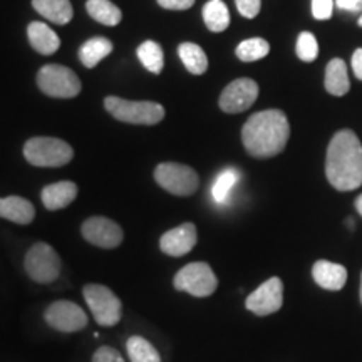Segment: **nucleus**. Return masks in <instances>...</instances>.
Returning <instances> with one entry per match:
<instances>
[{
	"instance_id": "obj_1",
	"label": "nucleus",
	"mask_w": 362,
	"mask_h": 362,
	"mask_svg": "<svg viewBox=\"0 0 362 362\" xmlns=\"http://www.w3.org/2000/svg\"><path fill=\"white\" fill-rule=\"evenodd\" d=\"M325 175L339 192H352L362 185V144L354 131L342 129L330 139Z\"/></svg>"
},
{
	"instance_id": "obj_2",
	"label": "nucleus",
	"mask_w": 362,
	"mask_h": 362,
	"mask_svg": "<svg viewBox=\"0 0 362 362\" xmlns=\"http://www.w3.org/2000/svg\"><path fill=\"white\" fill-rule=\"evenodd\" d=\"M291 136V124L280 110L255 112L243 124L242 141L247 153L253 158L277 156L287 146Z\"/></svg>"
},
{
	"instance_id": "obj_3",
	"label": "nucleus",
	"mask_w": 362,
	"mask_h": 362,
	"mask_svg": "<svg viewBox=\"0 0 362 362\" xmlns=\"http://www.w3.org/2000/svg\"><path fill=\"white\" fill-rule=\"evenodd\" d=\"M24 158L39 168H61L74 158V149L59 138L37 136L24 144Z\"/></svg>"
},
{
	"instance_id": "obj_4",
	"label": "nucleus",
	"mask_w": 362,
	"mask_h": 362,
	"mask_svg": "<svg viewBox=\"0 0 362 362\" xmlns=\"http://www.w3.org/2000/svg\"><path fill=\"white\" fill-rule=\"evenodd\" d=\"M104 107L121 123L153 126L161 123L165 117V107L151 101H129V99L107 96Z\"/></svg>"
},
{
	"instance_id": "obj_5",
	"label": "nucleus",
	"mask_w": 362,
	"mask_h": 362,
	"mask_svg": "<svg viewBox=\"0 0 362 362\" xmlns=\"http://www.w3.org/2000/svg\"><path fill=\"white\" fill-rule=\"evenodd\" d=\"M83 296L90 314L103 327H115L123 315V304L111 288L101 284L84 285Z\"/></svg>"
},
{
	"instance_id": "obj_6",
	"label": "nucleus",
	"mask_w": 362,
	"mask_h": 362,
	"mask_svg": "<svg viewBox=\"0 0 362 362\" xmlns=\"http://www.w3.org/2000/svg\"><path fill=\"white\" fill-rule=\"evenodd\" d=\"M24 269L34 282L52 284L61 275L62 262L59 253L51 245L37 242L25 253Z\"/></svg>"
},
{
	"instance_id": "obj_7",
	"label": "nucleus",
	"mask_w": 362,
	"mask_h": 362,
	"mask_svg": "<svg viewBox=\"0 0 362 362\" xmlns=\"http://www.w3.org/2000/svg\"><path fill=\"white\" fill-rule=\"evenodd\" d=\"M37 86L45 96L69 99L81 93V81L74 71L61 64H47L37 72Z\"/></svg>"
},
{
	"instance_id": "obj_8",
	"label": "nucleus",
	"mask_w": 362,
	"mask_h": 362,
	"mask_svg": "<svg viewBox=\"0 0 362 362\" xmlns=\"http://www.w3.org/2000/svg\"><path fill=\"white\" fill-rule=\"evenodd\" d=\"M155 180L163 189L176 197H192L200 187L197 171L173 161L160 163L155 170Z\"/></svg>"
},
{
	"instance_id": "obj_9",
	"label": "nucleus",
	"mask_w": 362,
	"mask_h": 362,
	"mask_svg": "<svg viewBox=\"0 0 362 362\" xmlns=\"http://www.w3.org/2000/svg\"><path fill=\"white\" fill-rule=\"evenodd\" d=\"M173 285L176 291L187 292L193 297H208L218 287V279L205 262H193L178 270Z\"/></svg>"
},
{
	"instance_id": "obj_10",
	"label": "nucleus",
	"mask_w": 362,
	"mask_h": 362,
	"mask_svg": "<svg viewBox=\"0 0 362 362\" xmlns=\"http://www.w3.org/2000/svg\"><path fill=\"white\" fill-rule=\"evenodd\" d=\"M45 322L59 332L72 334L83 330L88 325V315L78 304L69 300H56L45 309Z\"/></svg>"
},
{
	"instance_id": "obj_11",
	"label": "nucleus",
	"mask_w": 362,
	"mask_h": 362,
	"mask_svg": "<svg viewBox=\"0 0 362 362\" xmlns=\"http://www.w3.org/2000/svg\"><path fill=\"white\" fill-rule=\"evenodd\" d=\"M81 232L86 242L106 250L119 247L124 238L123 228L106 216H90L81 226Z\"/></svg>"
},
{
	"instance_id": "obj_12",
	"label": "nucleus",
	"mask_w": 362,
	"mask_h": 362,
	"mask_svg": "<svg viewBox=\"0 0 362 362\" xmlns=\"http://www.w3.org/2000/svg\"><path fill=\"white\" fill-rule=\"evenodd\" d=\"M259 98V84L253 79L240 78L235 79L223 89L220 96V110L228 115H238L253 106Z\"/></svg>"
},
{
	"instance_id": "obj_13",
	"label": "nucleus",
	"mask_w": 362,
	"mask_h": 362,
	"mask_svg": "<svg viewBox=\"0 0 362 362\" xmlns=\"http://www.w3.org/2000/svg\"><path fill=\"white\" fill-rule=\"evenodd\" d=\"M284 304V284L279 277H272L247 297V309L255 315H270L280 310Z\"/></svg>"
},
{
	"instance_id": "obj_14",
	"label": "nucleus",
	"mask_w": 362,
	"mask_h": 362,
	"mask_svg": "<svg viewBox=\"0 0 362 362\" xmlns=\"http://www.w3.org/2000/svg\"><path fill=\"white\" fill-rule=\"evenodd\" d=\"M198 232L193 223H183L161 235L160 248L170 257H183L197 245Z\"/></svg>"
},
{
	"instance_id": "obj_15",
	"label": "nucleus",
	"mask_w": 362,
	"mask_h": 362,
	"mask_svg": "<svg viewBox=\"0 0 362 362\" xmlns=\"http://www.w3.org/2000/svg\"><path fill=\"white\" fill-rule=\"evenodd\" d=\"M78 185L72 181H57V183L47 185L40 193V200L49 211H57L69 206L78 197Z\"/></svg>"
},
{
	"instance_id": "obj_16",
	"label": "nucleus",
	"mask_w": 362,
	"mask_h": 362,
	"mask_svg": "<svg viewBox=\"0 0 362 362\" xmlns=\"http://www.w3.org/2000/svg\"><path fill=\"white\" fill-rule=\"evenodd\" d=\"M312 277L325 291H341L347 282V270L334 262L319 260L312 267Z\"/></svg>"
},
{
	"instance_id": "obj_17",
	"label": "nucleus",
	"mask_w": 362,
	"mask_h": 362,
	"mask_svg": "<svg viewBox=\"0 0 362 362\" xmlns=\"http://www.w3.org/2000/svg\"><path fill=\"white\" fill-rule=\"evenodd\" d=\"M0 218L17 225H29L35 218V208L22 197L0 198Z\"/></svg>"
},
{
	"instance_id": "obj_18",
	"label": "nucleus",
	"mask_w": 362,
	"mask_h": 362,
	"mask_svg": "<svg viewBox=\"0 0 362 362\" xmlns=\"http://www.w3.org/2000/svg\"><path fill=\"white\" fill-rule=\"evenodd\" d=\"M27 37L33 47L42 56H51L61 47V39L44 22H30L27 27Z\"/></svg>"
},
{
	"instance_id": "obj_19",
	"label": "nucleus",
	"mask_w": 362,
	"mask_h": 362,
	"mask_svg": "<svg viewBox=\"0 0 362 362\" xmlns=\"http://www.w3.org/2000/svg\"><path fill=\"white\" fill-rule=\"evenodd\" d=\"M33 7L44 19L57 25L69 24L74 13L69 0H33Z\"/></svg>"
},
{
	"instance_id": "obj_20",
	"label": "nucleus",
	"mask_w": 362,
	"mask_h": 362,
	"mask_svg": "<svg viewBox=\"0 0 362 362\" xmlns=\"http://www.w3.org/2000/svg\"><path fill=\"white\" fill-rule=\"evenodd\" d=\"M325 89L332 96H344L349 93L351 81L347 74V66L342 59H332L325 67Z\"/></svg>"
},
{
	"instance_id": "obj_21",
	"label": "nucleus",
	"mask_w": 362,
	"mask_h": 362,
	"mask_svg": "<svg viewBox=\"0 0 362 362\" xmlns=\"http://www.w3.org/2000/svg\"><path fill=\"white\" fill-rule=\"evenodd\" d=\"M112 52V42L106 37H93L81 45L79 49V61L84 67H96L104 57H107Z\"/></svg>"
},
{
	"instance_id": "obj_22",
	"label": "nucleus",
	"mask_w": 362,
	"mask_h": 362,
	"mask_svg": "<svg viewBox=\"0 0 362 362\" xmlns=\"http://www.w3.org/2000/svg\"><path fill=\"white\" fill-rule=\"evenodd\" d=\"M86 11L94 21L107 27H115L123 19L119 7L115 6L111 0H88Z\"/></svg>"
},
{
	"instance_id": "obj_23",
	"label": "nucleus",
	"mask_w": 362,
	"mask_h": 362,
	"mask_svg": "<svg viewBox=\"0 0 362 362\" xmlns=\"http://www.w3.org/2000/svg\"><path fill=\"white\" fill-rule=\"evenodd\" d=\"M180 59L187 69L194 76L205 74L208 69V57L203 49L198 44L193 42H183L178 47Z\"/></svg>"
},
{
	"instance_id": "obj_24",
	"label": "nucleus",
	"mask_w": 362,
	"mask_h": 362,
	"mask_svg": "<svg viewBox=\"0 0 362 362\" xmlns=\"http://www.w3.org/2000/svg\"><path fill=\"white\" fill-rule=\"evenodd\" d=\"M203 21L211 33H223L230 25L228 7L221 0H210L203 7Z\"/></svg>"
},
{
	"instance_id": "obj_25",
	"label": "nucleus",
	"mask_w": 362,
	"mask_h": 362,
	"mask_svg": "<svg viewBox=\"0 0 362 362\" xmlns=\"http://www.w3.org/2000/svg\"><path fill=\"white\" fill-rule=\"evenodd\" d=\"M126 351L131 362H161L156 347L141 336H131L126 342Z\"/></svg>"
},
{
	"instance_id": "obj_26",
	"label": "nucleus",
	"mask_w": 362,
	"mask_h": 362,
	"mask_svg": "<svg viewBox=\"0 0 362 362\" xmlns=\"http://www.w3.org/2000/svg\"><path fill=\"white\" fill-rule=\"evenodd\" d=\"M138 57L141 64L153 74H160L165 66V54L161 45L155 40H146L138 47Z\"/></svg>"
},
{
	"instance_id": "obj_27",
	"label": "nucleus",
	"mask_w": 362,
	"mask_h": 362,
	"mask_svg": "<svg viewBox=\"0 0 362 362\" xmlns=\"http://www.w3.org/2000/svg\"><path fill=\"white\" fill-rule=\"evenodd\" d=\"M270 52V44L265 39L253 37L247 39L243 42L238 44L237 47V57L243 62H255L269 56Z\"/></svg>"
},
{
	"instance_id": "obj_28",
	"label": "nucleus",
	"mask_w": 362,
	"mask_h": 362,
	"mask_svg": "<svg viewBox=\"0 0 362 362\" xmlns=\"http://www.w3.org/2000/svg\"><path fill=\"white\" fill-rule=\"evenodd\" d=\"M238 171L233 168H228L225 171H221L218 175V178L215 180L214 188H211V197L216 203H223L228 198L230 192H232L235 185L238 183Z\"/></svg>"
},
{
	"instance_id": "obj_29",
	"label": "nucleus",
	"mask_w": 362,
	"mask_h": 362,
	"mask_svg": "<svg viewBox=\"0 0 362 362\" xmlns=\"http://www.w3.org/2000/svg\"><path fill=\"white\" fill-rule=\"evenodd\" d=\"M296 52L300 61H304V62L315 61L317 54H319V44H317L315 35L310 33H302L300 35H298Z\"/></svg>"
},
{
	"instance_id": "obj_30",
	"label": "nucleus",
	"mask_w": 362,
	"mask_h": 362,
	"mask_svg": "<svg viewBox=\"0 0 362 362\" xmlns=\"http://www.w3.org/2000/svg\"><path fill=\"white\" fill-rule=\"evenodd\" d=\"M334 11V0H312V16L317 21L330 19Z\"/></svg>"
},
{
	"instance_id": "obj_31",
	"label": "nucleus",
	"mask_w": 362,
	"mask_h": 362,
	"mask_svg": "<svg viewBox=\"0 0 362 362\" xmlns=\"http://www.w3.org/2000/svg\"><path fill=\"white\" fill-rule=\"evenodd\" d=\"M93 362H124L121 352L111 346H103L94 352Z\"/></svg>"
},
{
	"instance_id": "obj_32",
	"label": "nucleus",
	"mask_w": 362,
	"mask_h": 362,
	"mask_svg": "<svg viewBox=\"0 0 362 362\" xmlns=\"http://www.w3.org/2000/svg\"><path fill=\"white\" fill-rule=\"evenodd\" d=\"M235 4H237L238 12L247 19H253V17L259 16L262 7V0H235Z\"/></svg>"
},
{
	"instance_id": "obj_33",
	"label": "nucleus",
	"mask_w": 362,
	"mask_h": 362,
	"mask_svg": "<svg viewBox=\"0 0 362 362\" xmlns=\"http://www.w3.org/2000/svg\"><path fill=\"white\" fill-rule=\"evenodd\" d=\"M158 4L166 11H187L193 7L194 0H158Z\"/></svg>"
},
{
	"instance_id": "obj_34",
	"label": "nucleus",
	"mask_w": 362,
	"mask_h": 362,
	"mask_svg": "<svg viewBox=\"0 0 362 362\" xmlns=\"http://www.w3.org/2000/svg\"><path fill=\"white\" fill-rule=\"evenodd\" d=\"M336 6L341 11L362 12V0H336Z\"/></svg>"
},
{
	"instance_id": "obj_35",
	"label": "nucleus",
	"mask_w": 362,
	"mask_h": 362,
	"mask_svg": "<svg viewBox=\"0 0 362 362\" xmlns=\"http://www.w3.org/2000/svg\"><path fill=\"white\" fill-rule=\"evenodd\" d=\"M352 71H354L356 78L362 81V49H357L352 56Z\"/></svg>"
},
{
	"instance_id": "obj_36",
	"label": "nucleus",
	"mask_w": 362,
	"mask_h": 362,
	"mask_svg": "<svg viewBox=\"0 0 362 362\" xmlns=\"http://www.w3.org/2000/svg\"><path fill=\"white\" fill-rule=\"evenodd\" d=\"M356 208H357V211H359L361 216H362V194L356 200Z\"/></svg>"
},
{
	"instance_id": "obj_37",
	"label": "nucleus",
	"mask_w": 362,
	"mask_h": 362,
	"mask_svg": "<svg viewBox=\"0 0 362 362\" xmlns=\"http://www.w3.org/2000/svg\"><path fill=\"white\" fill-rule=\"evenodd\" d=\"M361 302H362V277H361Z\"/></svg>"
},
{
	"instance_id": "obj_38",
	"label": "nucleus",
	"mask_w": 362,
	"mask_h": 362,
	"mask_svg": "<svg viewBox=\"0 0 362 362\" xmlns=\"http://www.w3.org/2000/svg\"><path fill=\"white\" fill-rule=\"evenodd\" d=\"M359 25L362 27V16H361V19H359Z\"/></svg>"
}]
</instances>
